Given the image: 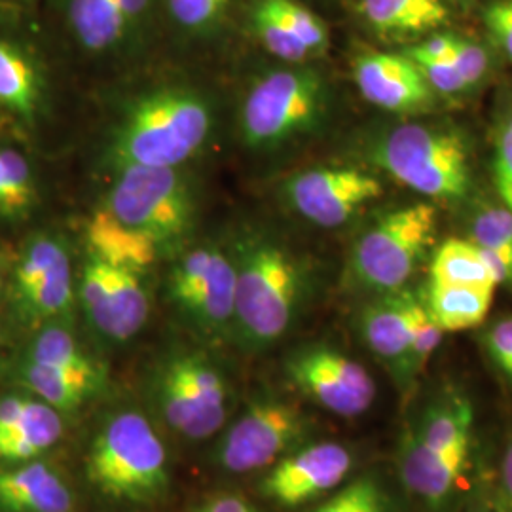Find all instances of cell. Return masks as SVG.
I'll return each instance as SVG.
<instances>
[{"label": "cell", "instance_id": "obj_34", "mask_svg": "<svg viewBox=\"0 0 512 512\" xmlns=\"http://www.w3.org/2000/svg\"><path fill=\"white\" fill-rule=\"evenodd\" d=\"M270 8L294 33L310 52L311 57L323 55L329 48V31L323 19L317 18L306 6L296 0H266Z\"/></svg>", "mask_w": 512, "mask_h": 512}, {"label": "cell", "instance_id": "obj_38", "mask_svg": "<svg viewBox=\"0 0 512 512\" xmlns=\"http://www.w3.org/2000/svg\"><path fill=\"white\" fill-rule=\"evenodd\" d=\"M450 61L454 63V67L463 76V80L467 82L469 88L478 84L484 78V74L488 73V67H490L486 50L475 42L463 40V38H459L458 46H456Z\"/></svg>", "mask_w": 512, "mask_h": 512}, {"label": "cell", "instance_id": "obj_13", "mask_svg": "<svg viewBox=\"0 0 512 512\" xmlns=\"http://www.w3.org/2000/svg\"><path fill=\"white\" fill-rule=\"evenodd\" d=\"M285 372L311 403L340 418L363 416L378 393L365 366L325 344L294 351L285 363Z\"/></svg>", "mask_w": 512, "mask_h": 512}, {"label": "cell", "instance_id": "obj_36", "mask_svg": "<svg viewBox=\"0 0 512 512\" xmlns=\"http://www.w3.org/2000/svg\"><path fill=\"white\" fill-rule=\"evenodd\" d=\"M442 338H444V332L431 319V315L427 313L423 302H421L418 313H416V321H414L412 342H410V351H408V366H406L410 389L418 380L421 372L429 365L433 353L439 349Z\"/></svg>", "mask_w": 512, "mask_h": 512}, {"label": "cell", "instance_id": "obj_7", "mask_svg": "<svg viewBox=\"0 0 512 512\" xmlns=\"http://www.w3.org/2000/svg\"><path fill=\"white\" fill-rule=\"evenodd\" d=\"M370 158L391 179L435 202L459 200L471 186L465 141L450 129L397 126L376 141Z\"/></svg>", "mask_w": 512, "mask_h": 512}, {"label": "cell", "instance_id": "obj_48", "mask_svg": "<svg viewBox=\"0 0 512 512\" xmlns=\"http://www.w3.org/2000/svg\"><path fill=\"white\" fill-rule=\"evenodd\" d=\"M507 376H509V378H511V380H512V370H511V372H509V374H507Z\"/></svg>", "mask_w": 512, "mask_h": 512}, {"label": "cell", "instance_id": "obj_12", "mask_svg": "<svg viewBox=\"0 0 512 512\" xmlns=\"http://www.w3.org/2000/svg\"><path fill=\"white\" fill-rule=\"evenodd\" d=\"M167 296L205 336L234 332L236 272L228 251L215 245L184 251L167 274Z\"/></svg>", "mask_w": 512, "mask_h": 512}, {"label": "cell", "instance_id": "obj_19", "mask_svg": "<svg viewBox=\"0 0 512 512\" xmlns=\"http://www.w3.org/2000/svg\"><path fill=\"white\" fill-rule=\"evenodd\" d=\"M0 512H76V499L54 465L33 459L0 469Z\"/></svg>", "mask_w": 512, "mask_h": 512}, {"label": "cell", "instance_id": "obj_21", "mask_svg": "<svg viewBox=\"0 0 512 512\" xmlns=\"http://www.w3.org/2000/svg\"><path fill=\"white\" fill-rule=\"evenodd\" d=\"M148 313L150 296L145 274L110 264L109 293L97 334L110 342H128L145 327Z\"/></svg>", "mask_w": 512, "mask_h": 512}, {"label": "cell", "instance_id": "obj_6", "mask_svg": "<svg viewBox=\"0 0 512 512\" xmlns=\"http://www.w3.org/2000/svg\"><path fill=\"white\" fill-rule=\"evenodd\" d=\"M148 401L165 427L190 442L211 439L230 414V385L202 351L165 355L150 374Z\"/></svg>", "mask_w": 512, "mask_h": 512}, {"label": "cell", "instance_id": "obj_28", "mask_svg": "<svg viewBox=\"0 0 512 512\" xmlns=\"http://www.w3.org/2000/svg\"><path fill=\"white\" fill-rule=\"evenodd\" d=\"M429 281L497 289L480 249L467 239H448L440 245L431 262Z\"/></svg>", "mask_w": 512, "mask_h": 512}, {"label": "cell", "instance_id": "obj_2", "mask_svg": "<svg viewBox=\"0 0 512 512\" xmlns=\"http://www.w3.org/2000/svg\"><path fill=\"white\" fill-rule=\"evenodd\" d=\"M476 412L469 393L448 385L404 427L397 469L404 488L427 512H446L473 469Z\"/></svg>", "mask_w": 512, "mask_h": 512}, {"label": "cell", "instance_id": "obj_4", "mask_svg": "<svg viewBox=\"0 0 512 512\" xmlns=\"http://www.w3.org/2000/svg\"><path fill=\"white\" fill-rule=\"evenodd\" d=\"M93 490L116 505H152L169 490V459L152 421L137 410L110 414L86 454Z\"/></svg>", "mask_w": 512, "mask_h": 512}, {"label": "cell", "instance_id": "obj_17", "mask_svg": "<svg viewBox=\"0 0 512 512\" xmlns=\"http://www.w3.org/2000/svg\"><path fill=\"white\" fill-rule=\"evenodd\" d=\"M351 73L366 101L387 112L421 114L435 107L437 93L406 54L359 52L351 61Z\"/></svg>", "mask_w": 512, "mask_h": 512}, {"label": "cell", "instance_id": "obj_16", "mask_svg": "<svg viewBox=\"0 0 512 512\" xmlns=\"http://www.w3.org/2000/svg\"><path fill=\"white\" fill-rule=\"evenodd\" d=\"M384 194L382 183L353 167H315L285 184L294 211L321 228H338Z\"/></svg>", "mask_w": 512, "mask_h": 512}, {"label": "cell", "instance_id": "obj_9", "mask_svg": "<svg viewBox=\"0 0 512 512\" xmlns=\"http://www.w3.org/2000/svg\"><path fill=\"white\" fill-rule=\"evenodd\" d=\"M105 209L152 239L160 253L175 249L192 230L196 200L181 167H124L114 171Z\"/></svg>", "mask_w": 512, "mask_h": 512}, {"label": "cell", "instance_id": "obj_3", "mask_svg": "<svg viewBox=\"0 0 512 512\" xmlns=\"http://www.w3.org/2000/svg\"><path fill=\"white\" fill-rule=\"evenodd\" d=\"M215 128L209 95L190 86H160L131 97L112 122L107 162L124 167H181L202 150Z\"/></svg>", "mask_w": 512, "mask_h": 512}, {"label": "cell", "instance_id": "obj_29", "mask_svg": "<svg viewBox=\"0 0 512 512\" xmlns=\"http://www.w3.org/2000/svg\"><path fill=\"white\" fill-rule=\"evenodd\" d=\"M23 359L40 365L61 366L84 372H105V368L78 344L71 330L55 323H48L38 332Z\"/></svg>", "mask_w": 512, "mask_h": 512}, {"label": "cell", "instance_id": "obj_14", "mask_svg": "<svg viewBox=\"0 0 512 512\" xmlns=\"http://www.w3.org/2000/svg\"><path fill=\"white\" fill-rule=\"evenodd\" d=\"M355 465L346 444L306 442L274 463L262 478V497L279 507H302L344 486Z\"/></svg>", "mask_w": 512, "mask_h": 512}, {"label": "cell", "instance_id": "obj_25", "mask_svg": "<svg viewBox=\"0 0 512 512\" xmlns=\"http://www.w3.org/2000/svg\"><path fill=\"white\" fill-rule=\"evenodd\" d=\"M63 437V414L35 397L29 414L0 435V463H25L38 459Z\"/></svg>", "mask_w": 512, "mask_h": 512}, {"label": "cell", "instance_id": "obj_39", "mask_svg": "<svg viewBox=\"0 0 512 512\" xmlns=\"http://www.w3.org/2000/svg\"><path fill=\"white\" fill-rule=\"evenodd\" d=\"M484 348L488 351L490 359L499 366L505 374L512 370V317L501 319L494 323L486 336Z\"/></svg>", "mask_w": 512, "mask_h": 512}, {"label": "cell", "instance_id": "obj_44", "mask_svg": "<svg viewBox=\"0 0 512 512\" xmlns=\"http://www.w3.org/2000/svg\"><path fill=\"white\" fill-rule=\"evenodd\" d=\"M198 512H262L260 509H256L253 503H249L245 497L241 495H230L222 494L217 497H211L207 499L205 503H202L198 509Z\"/></svg>", "mask_w": 512, "mask_h": 512}, {"label": "cell", "instance_id": "obj_37", "mask_svg": "<svg viewBox=\"0 0 512 512\" xmlns=\"http://www.w3.org/2000/svg\"><path fill=\"white\" fill-rule=\"evenodd\" d=\"M420 67L423 78L431 86V90L440 95H454V93L467 90V82L459 74L458 69L450 59L440 61V59H412Z\"/></svg>", "mask_w": 512, "mask_h": 512}, {"label": "cell", "instance_id": "obj_32", "mask_svg": "<svg viewBox=\"0 0 512 512\" xmlns=\"http://www.w3.org/2000/svg\"><path fill=\"white\" fill-rule=\"evenodd\" d=\"M251 29L268 54L287 65H304L311 54L308 48L294 37L285 21L275 14L266 0H255L251 6Z\"/></svg>", "mask_w": 512, "mask_h": 512}, {"label": "cell", "instance_id": "obj_45", "mask_svg": "<svg viewBox=\"0 0 512 512\" xmlns=\"http://www.w3.org/2000/svg\"><path fill=\"white\" fill-rule=\"evenodd\" d=\"M484 499H478L476 503H473L471 507H469V511L465 512H494L495 507L488 501V497L486 495H482Z\"/></svg>", "mask_w": 512, "mask_h": 512}, {"label": "cell", "instance_id": "obj_47", "mask_svg": "<svg viewBox=\"0 0 512 512\" xmlns=\"http://www.w3.org/2000/svg\"><path fill=\"white\" fill-rule=\"evenodd\" d=\"M505 128L509 129V131H511V133H512V118H511V122H509V124H507V126H505Z\"/></svg>", "mask_w": 512, "mask_h": 512}, {"label": "cell", "instance_id": "obj_49", "mask_svg": "<svg viewBox=\"0 0 512 512\" xmlns=\"http://www.w3.org/2000/svg\"><path fill=\"white\" fill-rule=\"evenodd\" d=\"M194 512H198V511H194Z\"/></svg>", "mask_w": 512, "mask_h": 512}, {"label": "cell", "instance_id": "obj_30", "mask_svg": "<svg viewBox=\"0 0 512 512\" xmlns=\"http://www.w3.org/2000/svg\"><path fill=\"white\" fill-rule=\"evenodd\" d=\"M241 2L243 0H164V8L177 33L205 40L219 33Z\"/></svg>", "mask_w": 512, "mask_h": 512}, {"label": "cell", "instance_id": "obj_18", "mask_svg": "<svg viewBox=\"0 0 512 512\" xmlns=\"http://www.w3.org/2000/svg\"><path fill=\"white\" fill-rule=\"evenodd\" d=\"M420 304V294L401 289L376 294L359 313V332L366 348L389 368L403 393L410 391L406 366Z\"/></svg>", "mask_w": 512, "mask_h": 512}, {"label": "cell", "instance_id": "obj_33", "mask_svg": "<svg viewBox=\"0 0 512 512\" xmlns=\"http://www.w3.org/2000/svg\"><path fill=\"white\" fill-rule=\"evenodd\" d=\"M311 512H399L380 476L363 475L330 494Z\"/></svg>", "mask_w": 512, "mask_h": 512}, {"label": "cell", "instance_id": "obj_5", "mask_svg": "<svg viewBox=\"0 0 512 512\" xmlns=\"http://www.w3.org/2000/svg\"><path fill=\"white\" fill-rule=\"evenodd\" d=\"M329 107L323 74L291 65L262 74L243 99L239 135L251 152H275L321 126Z\"/></svg>", "mask_w": 512, "mask_h": 512}, {"label": "cell", "instance_id": "obj_43", "mask_svg": "<svg viewBox=\"0 0 512 512\" xmlns=\"http://www.w3.org/2000/svg\"><path fill=\"white\" fill-rule=\"evenodd\" d=\"M495 507L499 512H512V439L505 446L503 459H501Z\"/></svg>", "mask_w": 512, "mask_h": 512}, {"label": "cell", "instance_id": "obj_10", "mask_svg": "<svg viewBox=\"0 0 512 512\" xmlns=\"http://www.w3.org/2000/svg\"><path fill=\"white\" fill-rule=\"evenodd\" d=\"M310 416L279 397H258L232 421L217 446L215 463L230 475H247L270 469L279 459L310 440Z\"/></svg>", "mask_w": 512, "mask_h": 512}, {"label": "cell", "instance_id": "obj_15", "mask_svg": "<svg viewBox=\"0 0 512 512\" xmlns=\"http://www.w3.org/2000/svg\"><path fill=\"white\" fill-rule=\"evenodd\" d=\"M52 6L80 50L105 57L145 38L156 0H52Z\"/></svg>", "mask_w": 512, "mask_h": 512}, {"label": "cell", "instance_id": "obj_11", "mask_svg": "<svg viewBox=\"0 0 512 512\" xmlns=\"http://www.w3.org/2000/svg\"><path fill=\"white\" fill-rule=\"evenodd\" d=\"M21 8L0 6V122L33 131L50 107V71L37 31Z\"/></svg>", "mask_w": 512, "mask_h": 512}, {"label": "cell", "instance_id": "obj_41", "mask_svg": "<svg viewBox=\"0 0 512 512\" xmlns=\"http://www.w3.org/2000/svg\"><path fill=\"white\" fill-rule=\"evenodd\" d=\"M484 19L492 37L512 61V0H494L486 8Z\"/></svg>", "mask_w": 512, "mask_h": 512}, {"label": "cell", "instance_id": "obj_26", "mask_svg": "<svg viewBox=\"0 0 512 512\" xmlns=\"http://www.w3.org/2000/svg\"><path fill=\"white\" fill-rule=\"evenodd\" d=\"M37 205V173L29 158L0 143V219L25 220Z\"/></svg>", "mask_w": 512, "mask_h": 512}, {"label": "cell", "instance_id": "obj_42", "mask_svg": "<svg viewBox=\"0 0 512 512\" xmlns=\"http://www.w3.org/2000/svg\"><path fill=\"white\" fill-rule=\"evenodd\" d=\"M458 37L454 35H435V37L421 42L414 48H408L404 54L408 55L410 59H452V54L458 46Z\"/></svg>", "mask_w": 512, "mask_h": 512}, {"label": "cell", "instance_id": "obj_31", "mask_svg": "<svg viewBox=\"0 0 512 512\" xmlns=\"http://www.w3.org/2000/svg\"><path fill=\"white\" fill-rule=\"evenodd\" d=\"M69 255L65 241L52 232H38L25 241L14 268L16 300L29 293L55 264Z\"/></svg>", "mask_w": 512, "mask_h": 512}, {"label": "cell", "instance_id": "obj_24", "mask_svg": "<svg viewBox=\"0 0 512 512\" xmlns=\"http://www.w3.org/2000/svg\"><path fill=\"white\" fill-rule=\"evenodd\" d=\"M495 287L429 281L421 302L444 334L480 327L494 304Z\"/></svg>", "mask_w": 512, "mask_h": 512}, {"label": "cell", "instance_id": "obj_23", "mask_svg": "<svg viewBox=\"0 0 512 512\" xmlns=\"http://www.w3.org/2000/svg\"><path fill=\"white\" fill-rule=\"evenodd\" d=\"M359 12L382 37H420L450 19L444 0H361Z\"/></svg>", "mask_w": 512, "mask_h": 512}, {"label": "cell", "instance_id": "obj_40", "mask_svg": "<svg viewBox=\"0 0 512 512\" xmlns=\"http://www.w3.org/2000/svg\"><path fill=\"white\" fill-rule=\"evenodd\" d=\"M495 184L505 207L512 213V133L503 128L495 150Z\"/></svg>", "mask_w": 512, "mask_h": 512}, {"label": "cell", "instance_id": "obj_27", "mask_svg": "<svg viewBox=\"0 0 512 512\" xmlns=\"http://www.w3.org/2000/svg\"><path fill=\"white\" fill-rule=\"evenodd\" d=\"M74 296L73 264L71 255H67L16 302L21 315L31 323H50L71 310Z\"/></svg>", "mask_w": 512, "mask_h": 512}, {"label": "cell", "instance_id": "obj_20", "mask_svg": "<svg viewBox=\"0 0 512 512\" xmlns=\"http://www.w3.org/2000/svg\"><path fill=\"white\" fill-rule=\"evenodd\" d=\"M19 378L33 397L61 414H73L93 401L107 384V372H84L61 366L21 361Z\"/></svg>", "mask_w": 512, "mask_h": 512}, {"label": "cell", "instance_id": "obj_8", "mask_svg": "<svg viewBox=\"0 0 512 512\" xmlns=\"http://www.w3.org/2000/svg\"><path fill=\"white\" fill-rule=\"evenodd\" d=\"M437 219V207L429 203L406 205L382 215L351 249L353 283L374 296L406 289L433 245Z\"/></svg>", "mask_w": 512, "mask_h": 512}, {"label": "cell", "instance_id": "obj_22", "mask_svg": "<svg viewBox=\"0 0 512 512\" xmlns=\"http://www.w3.org/2000/svg\"><path fill=\"white\" fill-rule=\"evenodd\" d=\"M86 239L92 255L112 266L131 268L143 274L162 255L152 239L114 219L105 207H99L88 220Z\"/></svg>", "mask_w": 512, "mask_h": 512}, {"label": "cell", "instance_id": "obj_46", "mask_svg": "<svg viewBox=\"0 0 512 512\" xmlns=\"http://www.w3.org/2000/svg\"><path fill=\"white\" fill-rule=\"evenodd\" d=\"M31 0H0V6H25Z\"/></svg>", "mask_w": 512, "mask_h": 512}, {"label": "cell", "instance_id": "obj_35", "mask_svg": "<svg viewBox=\"0 0 512 512\" xmlns=\"http://www.w3.org/2000/svg\"><path fill=\"white\" fill-rule=\"evenodd\" d=\"M475 245L494 253L512 274V213L507 207H486L473 220Z\"/></svg>", "mask_w": 512, "mask_h": 512}, {"label": "cell", "instance_id": "obj_1", "mask_svg": "<svg viewBox=\"0 0 512 512\" xmlns=\"http://www.w3.org/2000/svg\"><path fill=\"white\" fill-rule=\"evenodd\" d=\"M228 255L236 272L234 334L247 351L272 348L308 304L310 268L281 239L255 228L239 232Z\"/></svg>", "mask_w": 512, "mask_h": 512}]
</instances>
